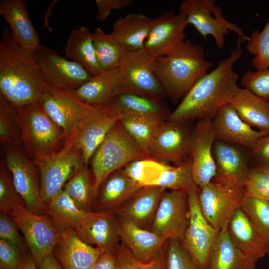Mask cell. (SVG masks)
Listing matches in <instances>:
<instances>
[{"mask_svg":"<svg viewBox=\"0 0 269 269\" xmlns=\"http://www.w3.org/2000/svg\"><path fill=\"white\" fill-rule=\"evenodd\" d=\"M212 150L216 172L212 181L228 187L243 186L249 167L242 152L233 145L216 140Z\"/></svg>","mask_w":269,"mask_h":269,"instance_id":"obj_24","label":"cell"},{"mask_svg":"<svg viewBox=\"0 0 269 269\" xmlns=\"http://www.w3.org/2000/svg\"><path fill=\"white\" fill-rule=\"evenodd\" d=\"M240 84L244 88L269 101V68L247 71L242 76Z\"/></svg>","mask_w":269,"mask_h":269,"instance_id":"obj_48","label":"cell"},{"mask_svg":"<svg viewBox=\"0 0 269 269\" xmlns=\"http://www.w3.org/2000/svg\"><path fill=\"white\" fill-rule=\"evenodd\" d=\"M120 119L107 108H95L79 124L72 139L68 142L82 152L84 164L90 160L108 133Z\"/></svg>","mask_w":269,"mask_h":269,"instance_id":"obj_20","label":"cell"},{"mask_svg":"<svg viewBox=\"0 0 269 269\" xmlns=\"http://www.w3.org/2000/svg\"><path fill=\"white\" fill-rule=\"evenodd\" d=\"M188 25L181 13L163 12L152 19L143 49L154 59L168 54L185 40Z\"/></svg>","mask_w":269,"mask_h":269,"instance_id":"obj_19","label":"cell"},{"mask_svg":"<svg viewBox=\"0 0 269 269\" xmlns=\"http://www.w3.org/2000/svg\"><path fill=\"white\" fill-rule=\"evenodd\" d=\"M115 115L141 116L166 121L169 110L162 100L132 93H119L107 107Z\"/></svg>","mask_w":269,"mask_h":269,"instance_id":"obj_29","label":"cell"},{"mask_svg":"<svg viewBox=\"0 0 269 269\" xmlns=\"http://www.w3.org/2000/svg\"><path fill=\"white\" fill-rule=\"evenodd\" d=\"M46 84L34 53L20 47L5 26L0 40V94L22 107L39 102Z\"/></svg>","mask_w":269,"mask_h":269,"instance_id":"obj_2","label":"cell"},{"mask_svg":"<svg viewBox=\"0 0 269 269\" xmlns=\"http://www.w3.org/2000/svg\"><path fill=\"white\" fill-rule=\"evenodd\" d=\"M118 121L125 132L147 156L152 140L163 121L132 115L123 116Z\"/></svg>","mask_w":269,"mask_h":269,"instance_id":"obj_38","label":"cell"},{"mask_svg":"<svg viewBox=\"0 0 269 269\" xmlns=\"http://www.w3.org/2000/svg\"><path fill=\"white\" fill-rule=\"evenodd\" d=\"M179 10L185 16L188 24L192 25L204 38L212 36L219 49L224 47L225 36L229 35L230 30L247 41L249 39L238 25L224 17L222 9L214 0H184Z\"/></svg>","mask_w":269,"mask_h":269,"instance_id":"obj_9","label":"cell"},{"mask_svg":"<svg viewBox=\"0 0 269 269\" xmlns=\"http://www.w3.org/2000/svg\"><path fill=\"white\" fill-rule=\"evenodd\" d=\"M39 103L46 114L62 129L64 142L72 139L80 122L95 108L81 101L72 90L47 83Z\"/></svg>","mask_w":269,"mask_h":269,"instance_id":"obj_7","label":"cell"},{"mask_svg":"<svg viewBox=\"0 0 269 269\" xmlns=\"http://www.w3.org/2000/svg\"><path fill=\"white\" fill-rule=\"evenodd\" d=\"M215 140L212 120L198 121L192 131L189 156L193 180L199 189L210 183L216 175L212 150Z\"/></svg>","mask_w":269,"mask_h":269,"instance_id":"obj_17","label":"cell"},{"mask_svg":"<svg viewBox=\"0 0 269 269\" xmlns=\"http://www.w3.org/2000/svg\"><path fill=\"white\" fill-rule=\"evenodd\" d=\"M16 109L21 142L28 157L36 160L58 151L61 142L64 141L63 131L40 103Z\"/></svg>","mask_w":269,"mask_h":269,"instance_id":"obj_4","label":"cell"},{"mask_svg":"<svg viewBox=\"0 0 269 269\" xmlns=\"http://www.w3.org/2000/svg\"><path fill=\"white\" fill-rule=\"evenodd\" d=\"M227 227L219 231L214 241L209 255L207 269H256V262L248 257L234 244Z\"/></svg>","mask_w":269,"mask_h":269,"instance_id":"obj_31","label":"cell"},{"mask_svg":"<svg viewBox=\"0 0 269 269\" xmlns=\"http://www.w3.org/2000/svg\"><path fill=\"white\" fill-rule=\"evenodd\" d=\"M46 207V214L60 231L67 229L75 230L86 212L80 209L63 189Z\"/></svg>","mask_w":269,"mask_h":269,"instance_id":"obj_35","label":"cell"},{"mask_svg":"<svg viewBox=\"0 0 269 269\" xmlns=\"http://www.w3.org/2000/svg\"><path fill=\"white\" fill-rule=\"evenodd\" d=\"M62 189L80 209L91 211L96 193L93 175L88 166L84 165L79 169L66 183Z\"/></svg>","mask_w":269,"mask_h":269,"instance_id":"obj_36","label":"cell"},{"mask_svg":"<svg viewBox=\"0 0 269 269\" xmlns=\"http://www.w3.org/2000/svg\"><path fill=\"white\" fill-rule=\"evenodd\" d=\"M166 244L149 262L137 260L122 242L117 250V269H165Z\"/></svg>","mask_w":269,"mask_h":269,"instance_id":"obj_44","label":"cell"},{"mask_svg":"<svg viewBox=\"0 0 269 269\" xmlns=\"http://www.w3.org/2000/svg\"><path fill=\"white\" fill-rule=\"evenodd\" d=\"M244 41L239 36L236 47L229 56L194 85L166 120H213L221 108L229 103L240 89L238 75L233 65L242 56L241 44Z\"/></svg>","mask_w":269,"mask_h":269,"instance_id":"obj_1","label":"cell"},{"mask_svg":"<svg viewBox=\"0 0 269 269\" xmlns=\"http://www.w3.org/2000/svg\"><path fill=\"white\" fill-rule=\"evenodd\" d=\"M65 53L67 57L81 65L93 75L103 71L96 57L92 32L85 26L71 31Z\"/></svg>","mask_w":269,"mask_h":269,"instance_id":"obj_34","label":"cell"},{"mask_svg":"<svg viewBox=\"0 0 269 269\" xmlns=\"http://www.w3.org/2000/svg\"><path fill=\"white\" fill-rule=\"evenodd\" d=\"M152 19L142 13H130L114 22L112 33L126 50L143 49Z\"/></svg>","mask_w":269,"mask_h":269,"instance_id":"obj_32","label":"cell"},{"mask_svg":"<svg viewBox=\"0 0 269 269\" xmlns=\"http://www.w3.org/2000/svg\"><path fill=\"white\" fill-rule=\"evenodd\" d=\"M96 57L102 71L120 67L126 49L111 32L106 33L100 28L92 32Z\"/></svg>","mask_w":269,"mask_h":269,"instance_id":"obj_37","label":"cell"},{"mask_svg":"<svg viewBox=\"0 0 269 269\" xmlns=\"http://www.w3.org/2000/svg\"><path fill=\"white\" fill-rule=\"evenodd\" d=\"M240 208L269 245V201L244 196Z\"/></svg>","mask_w":269,"mask_h":269,"instance_id":"obj_43","label":"cell"},{"mask_svg":"<svg viewBox=\"0 0 269 269\" xmlns=\"http://www.w3.org/2000/svg\"><path fill=\"white\" fill-rule=\"evenodd\" d=\"M75 231L83 242L103 252L116 253L121 240L115 210L86 211Z\"/></svg>","mask_w":269,"mask_h":269,"instance_id":"obj_18","label":"cell"},{"mask_svg":"<svg viewBox=\"0 0 269 269\" xmlns=\"http://www.w3.org/2000/svg\"><path fill=\"white\" fill-rule=\"evenodd\" d=\"M4 153V163L11 174L14 186L24 200L26 208L37 214H47L46 207L41 198L38 166L16 146L6 147Z\"/></svg>","mask_w":269,"mask_h":269,"instance_id":"obj_11","label":"cell"},{"mask_svg":"<svg viewBox=\"0 0 269 269\" xmlns=\"http://www.w3.org/2000/svg\"><path fill=\"white\" fill-rule=\"evenodd\" d=\"M39 269H63L61 265L55 258L50 255L42 262Z\"/></svg>","mask_w":269,"mask_h":269,"instance_id":"obj_55","label":"cell"},{"mask_svg":"<svg viewBox=\"0 0 269 269\" xmlns=\"http://www.w3.org/2000/svg\"><path fill=\"white\" fill-rule=\"evenodd\" d=\"M212 122L216 140L231 145H241L250 149L260 138L268 134L252 129L229 103L221 108Z\"/></svg>","mask_w":269,"mask_h":269,"instance_id":"obj_21","label":"cell"},{"mask_svg":"<svg viewBox=\"0 0 269 269\" xmlns=\"http://www.w3.org/2000/svg\"><path fill=\"white\" fill-rule=\"evenodd\" d=\"M165 269H199L181 241L168 239L166 242Z\"/></svg>","mask_w":269,"mask_h":269,"instance_id":"obj_46","label":"cell"},{"mask_svg":"<svg viewBox=\"0 0 269 269\" xmlns=\"http://www.w3.org/2000/svg\"><path fill=\"white\" fill-rule=\"evenodd\" d=\"M187 192L165 190L154 216L151 231L167 240L182 241L188 225Z\"/></svg>","mask_w":269,"mask_h":269,"instance_id":"obj_13","label":"cell"},{"mask_svg":"<svg viewBox=\"0 0 269 269\" xmlns=\"http://www.w3.org/2000/svg\"><path fill=\"white\" fill-rule=\"evenodd\" d=\"M213 65L204 47L185 39L168 54L155 59V72L167 96L176 103Z\"/></svg>","mask_w":269,"mask_h":269,"instance_id":"obj_3","label":"cell"},{"mask_svg":"<svg viewBox=\"0 0 269 269\" xmlns=\"http://www.w3.org/2000/svg\"><path fill=\"white\" fill-rule=\"evenodd\" d=\"M22 255L18 247L0 239V269H19Z\"/></svg>","mask_w":269,"mask_h":269,"instance_id":"obj_50","label":"cell"},{"mask_svg":"<svg viewBox=\"0 0 269 269\" xmlns=\"http://www.w3.org/2000/svg\"><path fill=\"white\" fill-rule=\"evenodd\" d=\"M133 2L132 0H96V19L100 21L105 20L112 10L130 7Z\"/></svg>","mask_w":269,"mask_h":269,"instance_id":"obj_51","label":"cell"},{"mask_svg":"<svg viewBox=\"0 0 269 269\" xmlns=\"http://www.w3.org/2000/svg\"><path fill=\"white\" fill-rule=\"evenodd\" d=\"M116 253L103 252L90 269H117Z\"/></svg>","mask_w":269,"mask_h":269,"instance_id":"obj_53","label":"cell"},{"mask_svg":"<svg viewBox=\"0 0 269 269\" xmlns=\"http://www.w3.org/2000/svg\"><path fill=\"white\" fill-rule=\"evenodd\" d=\"M34 55L43 79L52 86L75 90L93 76L80 64L48 47L41 45Z\"/></svg>","mask_w":269,"mask_h":269,"instance_id":"obj_16","label":"cell"},{"mask_svg":"<svg viewBox=\"0 0 269 269\" xmlns=\"http://www.w3.org/2000/svg\"><path fill=\"white\" fill-rule=\"evenodd\" d=\"M247 42V50L254 56L253 67L256 70L269 68V20L261 31L254 30Z\"/></svg>","mask_w":269,"mask_h":269,"instance_id":"obj_42","label":"cell"},{"mask_svg":"<svg viewBox=\"0 0 269 269\" xmlns=\"http://www.w3.org/2000/svg\"><path fill=\"white\" fill-rule=\"evenodd\" d=\"M165 190L162 187L149 185L142 187L129 201L115 210L118 216L125 218L144 229L151 224L161 197Z\"/></svg>","mask_w":269,"mask_h":269,"instance_id":"obj_30","label":"cell"},{"mask_svg":"<svg viewBox=\"0 0 269 269\" xmlns=\"http://www.w3.org/2000/svg\"><path fill=\"white\" fill-rule=\"evenodd\" d=\"M0 14L8 23L13 39L20 47L33 53L39 49L38 33L23 0H1Z\"/></svg>","mask_w":269,"mask_h":269,"instance_id":"obj_25","label":"cell"},{"mask_svg":"<svg viewBox=\"0 0 269 269\" xmlns=\"http://www.w3.org/2000/svg\"><path fill=\"white\" fill-rule=\"evenodd\" d=\"M22 232L37 268L52 255L61 238V231L47 214L34 213L24 206H19L11 216Z\"/></svg>","mask_w":269,"mask_h":269,"instance_id":"obj_10","label":"cell"},{"mask_svg":"<svg viewBox=\"0 0 269 269\" xmlns=\"http://www.w3.org/2000/svg\"><path fill=\"white\" fill-rule=\"evenodd\" d=\"M195 185L192 174V163L189 157L178 165H170L163 171L151 184L165 190H185L187 192Z\"/></svg>","mask_w":269,"mask_h":269,"instance_id":"obj_39","label":"cell"},{"mask_svg":"<svg viewBox=\"0 0 269 269\" xmlns=\"http://www.w3.org/2000/svg\"><path fill=\"white\" fill-rule=\"evenodd\" d=\"M254 167L269 175V162L255 164Z\"/></svg>","mask_w":269,"mask_h":269,"instance_id":"obj_56","label":"cell"},{"mask_svg":"<svg viewBox=\"0 0 269 269\" xmlns=\"http://www.w3.org/2000/svg\"><path fill=\"white\" fill-rule=\"evenodd\" d=\"M120 67L123 79L119 93H132L160 100L167 97L156 74L155 59L143 48L126 50Z\"/></svg>","mask_w":269,"mask_h":269,"instance_id":"obj_8","label":"cell"},{"mask_svg":"<svg viewBox=\"0 0 269 269\" xmlns=\"http://www.w3.org/2000/svg\"><path fill=\"white\" fill-rule=\"evenodd\" d=\"M198 192L201 210L207 221L219 231L227 226L240 208L244 186L228 187L211 181Z\"/></svg>","mask_w":269,"mask_h":269,"instance_id":"obj_14","label":"cell"},{"mask_svg":"<svg viewBox=\"0 0 269 269\" xmlns=\"http://www.w3.org/2000/svg\"><path fill=\"white\" fill-rule=\"evenodd\" d=\"M118 218L122 242L140 262L151 261L168 240L125 218Z\"/></svg>","mask_w":269,"mask_h":269,"instance_id":"obj_28","label":"cell"},{"mask_svg":"<svg viewBox=\"0 0 269 269\" xmlns=\"http://www.w3.org/2000/svg\"><path fill=\"white\" fill-rule=\"evenodd\" d=\"M142 187L133 180L123 168L108 175L99 186L91 211L116 210Z\"/></svg>","mask_w":269,"mask_h":269,"instance_id":"obj_23","label":"cell"},{"mask_svg":"<svg viewBox=\"0 0 269 269\" xmlns=\"http://www.w3.org/2000/svg\"><path fill=\"white\" fill-rule=\"evenodd\" d=\"M268 254H269V252Z\"/></svg>","mask_w":269,"mask_h":269,"instance_id":"obj_57","label":"cell"},{"mask_svg":"<svg viewBox=\"0 0 269 269\" xmlns=\"http://www.w3.org/2000/svg\"><path fill=\"white\" fill-rule=\"evenodd\" d=\"M227 228L236 247L255 262L269 253V245L267 240L241 208L235 212Z\"/></svg>","mask_w":269,"mask_h":269,"instance_id":"obj_27","label":"cell"},{"mask_svg":"<svg viewBox=\"0 0 269 269\" xmlns=\"http://www.w3.org/2000/svg\"><path fill=\"white\" fill-rule=\"evenodd\" d=\"M250 150L256 164L269 162V134L260 138Z\"/></svg>","mask_w":269,"mask_h":269,"instance_id":"obj_52","label":"cell"},{"mask_svg":"<svg viewBox=\"0 0 269 269\" xmlns=\"http://www.w3.org/2000/svg\"><path fill=\"white\" fill-rule=\"evenodd\" d=\"M0 140L5 147L17 146L21 142L16 107L0 94Z\"/></svg>","mask_w":269,"mask_h":269,"instance_id":"obj_40","label":"cell"},{"mask_svg":"<svg viewBox=\"0 0 269 269\" xmlns=\"http://www.w3.org/2000/svg\"><path fill=\"white\" fill-rule=\"evenodd\" d=\"M243 186L244 196L269 201V175L266 173L249 168Z\"/></svg>","mask_w":269,"mask_h":269,"instance_id":"obj_47","label":"cell"},{"mask_svg":"<svg viewBox=\"0 0 269 269\" xmlns=\"http://www.w3.org/2000/svg\"><path fill=\"white\" fill-rule=\"evenodd\" d=\"M199 188L195 184L187 191L188 225L181 241L199 269H207L210 251L219 232L207 221L199 203Z\"/></svg>","mask_w":269,"mask_h":269,"instance_id":"obj_12","label":"cell"},{"mask_svg":"<svg viewBox=\"0 0 269 269\" xmlns=\"http://www.w3.org/2000/svg\"><path fill=\"white\" fill-rule=\"evenodd\" d=\"M103 252L88 245L78 236L75 230L61 231V238L52 255L63 269H90Z\"/></svg>","mask_w":269,"mask_h":269,"instance_id":"obj_22","label":"cell"},{"mask_svg":"<svg viewBox=\"0 0 269 269\" xmlns=\"http://www.w3.org/2000/svg\"><path fill=\"white\" fill-rule=\"evenodd\" d=\"M19 269H38L35 265L30 253H22V259Z\"/></svg>","mask_w":269,"mask_h":269,"instance_id":"obj_54","label":"cell"},{"mask_svg":"<svg viewBox=\"0 0 269 269\" xmlns=\"http://www.w3.org/2000/svg\"><path fill=\"white\" fill-rule=\"evenodd\" d=\"M229 103L245 122L269 134V101L240 88Z\"/></svg>","mask_w":269,"mask_h":269,"instance_id":"obj_33","label":"cell"},{"mask_svg":"<svg viewBox=\"0 0 269 269\" xmlns=\"http://www.w3.org/2000/svg\"><path fill=\"white\" fill-rule=\"evenodd\" d=\"M19 206L26 207L25 202L16 190L2 160L0 167V211L11 217Z\"/></svg>","mask_w":269,"mask_h":269,"instance_id":"obj_45","label":"cell"},{"mask_svg":"<svg viewBox=\"0 0 269 269\" xmlns=\"http://www.w3.org/2000/svg\"><path fill=\"white\" fill-rule=\"evenodd\" d=\"M148 158L122 128L119 121L108 133L89 162L95 192L111 173L130 162Z\"/></svg>","mask_w":269,"mask_h":269,"instance_id":"obj_5","label":"cell"},{"mask_svg":"<svg viewBox=\"0 0 269 269\" xmlns=\"http://www.w3.org/2000/svg\"><path fill=\"white\" fill-rule=\"evenodd\" d=\"M170 166V164L145 158L134 160L123 169L133 180L143 187L151 185L161 172Z\"/></svg>","mask_w":269,"mask_h":269,"instance_id":"obj_41","label":"cell"},{"mask_svg":"<svg viewBox=\"0 0 269 269\" xmlns=\"http://www.w3.org/2000/svg\"><path fill=\"white\" fill-rule=\"evenodd\" d=\"M188 122L166 120L160 125L149 146L147 156L166 164L182 163L189 157L192 130Z\"/></svg>","mask_w":269,"mask_h":269,"instance_id":"obj_15","label":"cell"},{"mask_svg":"<svg viewBox=\"0 0 269 269\" xmlns=\"http://www.w3.org/2000/svg\"><path fill=\"white\" fill-rule=\"evenodd\" d=\"M19 228L9 215L0 213V238L18 247L24 253L27 251V246L25 240L19 232Z\"/></svg>","mask_w":269,"mask_h":269,"instance_id":"obj_49","label":"cell"},{"mask_svg":"<svg viewBox=\"0 0 269 269\" xmlns=\"http://www.w3.org/2000/svg\"><path fill=\"white\" fill-rule=\"evenodd\" d=\"M33 161L39 169L41 198L45 206L74 174L85 165L81 151L69 143H64L60 150L51 154Z\"/></svg>","mask_w":269,"mask_h":269,"instance_id":"obj_6","label":"cell"},{"mask_svg":"<svg viewBox=\"0 0 269 269\" xmlns=\"http://www.w3.org/2000/svg\"><path fill=\"white\" fill-rule=\"evenodd\" d=\"M122 79L121 67L103 71L72 91L86 104L94 108H105L119 93Z\"/></svg>","mask_w":269,"mask_h":269,"instance_id":"obj_26","label":"cell"}]
</instances>
